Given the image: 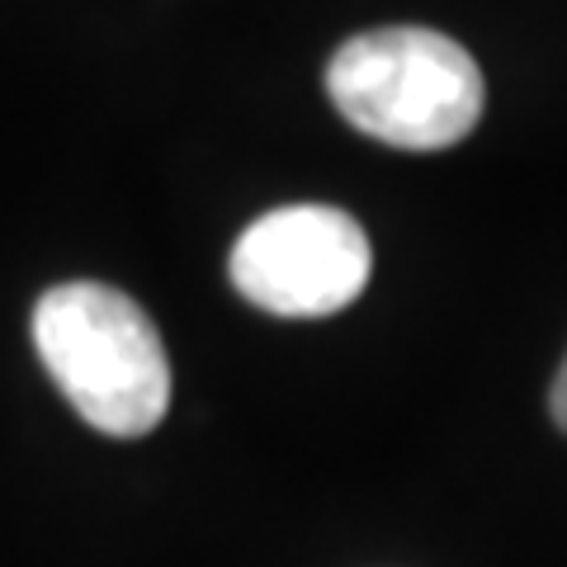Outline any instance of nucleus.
I'll return each mask as SVG.
<instances>
[{
    "label": "nucleus",
    "mask_w": 567,
    "mask_h": 567,
    "mask_svg": "<svg viewBox=\"0 0 567 567\" xmlns=\"http://www.w3.org/2000/svg\"><path fill=\"white\" fill-rule=\"evenodd\" d=\"M33 346L85 425L142 440L171 412V360L162 331L128 293L95 279L58 284L33 308Z\"/></svg>",
    "instance_id": "1"
},
{
    "label": "nucleus",
    "mask_w": 567,
    "mask_h": 567,
    "mask_svg": "<svg viewBox=\"0 0 567 567\" xmlns=\"http://www.w3.org/2000/svg\"><path fill=\"white\" fill-rule=\"evenodd\" d=\"M327 95L364 137L402 152H445L477 128L487 85L473 52L450 33L388 24L331 52Z\"/></svg>",
    "instance_id": "2"
},
{
    "label": "nucleus",
    "mask_w": 567,
    "mask_h": 567,
    "mask_svg": "<svg viewBox=\"0 0 567 567\" xmlns=\"http://www.w3.org/2000/svg\"><path fill=\"white\" fill-rule=\"evenodd\" d=\"M233 284L275 317H331L364 293L374 251L346 208L289 204L256 218L233 246Z\"/></svg>",
    "instance_id": "3"
},
{
    "label": "nucleus",
    "mask_w": 567,
    "mask_h": 567,
    "mask_svg": "<svg viewBox=\"0 0 567 567\" xmlns=\"http://www.w3.org/2000/svg\"><path fill=\"white\" fill-rule=\"evenodd\" d=\"M548 406H554V421H558V431L567 435V360H563L558 379H554V393H548Z\"/></svg>",
    "instance_id": "4"
}]
</instances>
